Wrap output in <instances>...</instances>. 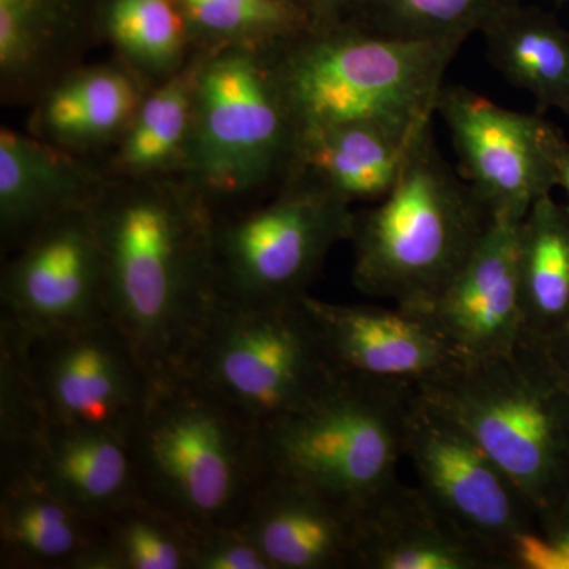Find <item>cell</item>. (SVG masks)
<instances>
[{
	"mask_svg": "<svg viewBox=\"0 0 569 569\" xmlns=\"http://www.w3.org/2000/svg\"><path fill=\"white\" fill-rule=\"evenodd\" d=\"M10 254L0 318L26 336L108 318L103 250L91 206L54 217Z\"/></svg>",
	"mask_w": 569,
	"mask_h": 569,
	"instance_id": "7c38bea8",
	"label": "cell"
},
{
	"mask_svg": "<svg viewBox=\"0 0 569 569\" xmlns=\"http://www.w3.org/2000/svg\"><path fill=\"white\" fill-rule=\"evenodd\" d=\"M144 96L130 67L66 71L40 92L31 132L77 156L92 151L121 140Z\"/></svg>",
	"mask_w": 569,
	"mask_h": 569,
	"instance_id": "44dd1931",
	"label": "cell"
},
{
	"mask_svg": "<svg viewBox=\"0 0 569 569\" xmlns=\"http://www.w3.org/2000/svg\"><path fill=\"white\" fill-rule=\"evenodd\" d=\"M355 569H508L421 489L399 479L359 511Z\"/></svg>",
	"mask_w": 569,
	"mask_h": 569,
	"instance_id": "e0dca14e",
	"label": "cell"
},
{
	"mask_svg": "<svg viewBox=\"0 0 569 569\" xmlns=\"http://www.w3.org/2000/svg\"><path fill=\"white\" fill-rule=\"evenodd\" d=\"M238 527L271 569H355L358 512L302 482L264 477Z\"/></svg>",
	"mask_w": 569,
	"mask_h": 569,
	"instance_id": "2e32d148",
	"label": "cell"
},
{
	"mask_svg": "<svg viewBox=\"0 0 569 569\" xmlns=\"http://www.w3.org/2000/svg\"><path fill=\"white\" fill-rule=\"evenodd\" d=\"M490 62L541 108L569 107V29L552 14L518 2L481 32Z\"/></svg>",
	"mask_w": 569,
	"mask_h": 569,
	"instance_id": "cb8c5ba5",
	"label": "cell"
},
{
	"mask_svg": "<svg viewBox=\"0 0 569 569\" xmlns=\"http://www.w3.org/2000/svg\"><path fill=\"white\" fill-rule=\"evenodd\" d=\"M194 530L140 497L100 523L86 569H190Z\"/></svg>",
	"mask_w": 569,
	"mask_h": 569,
	"instance_id": "4316f807",
	"label": "cell"
},
{
	"mask_svg": "<svg viewBox=\"0 0 569 569\" xmlns=\"http://www.w3.org/2000/svg\"><path fill=\"white\" fill-rule=\"evenodd\" d=\"M108 39L130 69L162 81L182 69L192 36L174 0H110Z\"/></svg>",
	"mask_w": 569,
	"mask_h": 569,
	"instance_id": "83f0119b",
	"label": "cell"
},
{
	"mask_svg": "<svg viewBox=\"0 0 569 569\" xmlns=\"http://www.w3.org/2000/svg\"><path fill=\"white\" fill-rule=\"evenodd\" d=\"M523 342L545 346L569 331V206L539 198L520 222Z\"/></svg>",
	"mask_w": 569,
	"mask_h": 569,
	"instance_id": "603a6c76",
	"label": "cell"
},
{
	"mask_svg": "<svg viewBox=\"0 0 569 569\" xmlns=\"http://www.w3.org/2000/svg\"><path fill=\"white\" fill-rule=\"evenodd\" d=\"M99 537L31 471L0 477V568L86 569Z\"/></svg>",
	"mask_w": 569,
	"mask_h": 569,
	"instance_id": "7402d4cb",
	"label": "cell"
},
{
	"mask_svg": "<svg viewBox=\"0 0 569 569\" xmlns=\"http://www.w3.org/2000/svg\"><path fill=\"white\" fill-rule=\"evenodd\" d=\"M282 2L291 3V6L302 7V9L309 11L310 0H282Z\"/></svg>",
	"mask_w": 569,
	"mask_h": 569,
	"instance_id": "8d00e7d4",
	"label": "cell"
},
{
	"mask_svg": "<svg viewBox=\"0 0 569 569\" xmlns=\"http://www.w3.org/2000/svg\"><path fill=\"white\" fill-rule=\"evenodd\" d=\"M355 216L347 201L291 176L268 203L217 217V298L257 306L301 301L329 252L353 234Z\"/></svg>",
	"mask_w": 569,
	"mask_h": 569,
	"instance_id": "9c48e42d",
	"label": "cell"
},
{
	"mask_svg": "<svg viewBox=\"0 0 569 569\" xmlns=\"http://www.w3.org/2000/svg\"><path fill=\"white\" fill-rule=\"evenodd\" d=\"M565 114H567V116H568V118H569V107H568V110H567V111H565Z\"/></svg>",
	"mask_w": 569,
	"mask_h": 569,
	"instance_id": "74e56055",
	"label": "cell"
},
{
	"mask_svg": "<svg viewBox=\"0 0 569 569\" xmlns=\"http://www.w3.org/2000/svg\"><path fill=\"white\" fill-rule=\"evenodd\" d=\"M462 44L391 39L353 21L307 28L274 48L276 70L299 138L348 122L406 133L427 129Z\"/></svg>",
	"mask_w": 569,
	"mask_h": 569,
	"instance_id": "7a4b0ae2",
	"label": "cell"
},
{
	"mask_svg": "<svg viewBox=\"0 0 569 569\" xmlns=\"http://www.w3.org/2000/svg\"><path fill=\"white\" fill-rule=\"evenodd\" d=\"M107 313L157 385L181 377L217 305L209 206L186 181L123 178L91 206Z\"/></svg>",
	"mask_w": 569,
	"mask_h": 569,
	"instance_id": "6da1fadb",
	"label": "cell"
},
{
	"mask_svg": "<svg viewBox=\"0 0 569 569\" xmlns=\"http://www.w3.org/2000/svg\"><path fill=\"white\" fill-rule=\"evenodd\" d=\"M418 395L455 418L539 512L569 492V389L541 347L462 359Z\"/></svg>",
	"mask_w": 569,
	"mask_h": 569,
	"instance_id": "5b68a950",
	"label": "cell"
},
{
	"mask_svg": "<svg viewBox=\"0 0 569 569\" xmlns=\"http://www.w3.org/2000/svg\"><path fill=\"white\" fill-rule=\"evenodd\" d=\"M415 392L340 372L309 406L258 429L264 477L302 482L359 515L399 479Z\"/></svg>",
	"mask_w": 569,
	"mask_h": 569,
	"instance_id": "52a82bcc",
	"label": "cell"
},
{
	"mask_svg": "<svg viewBox=\"0 0 569 569\" xmlns=\"http://www.w3.org/2000/svg\"><path fill=\"white\" fill-rule=\"evenodd\" d=\"M192 40L208 50L234 44L276 47L310 28L309 11L282 0H174Z\"/></svg>",
	"mask_w": 569,
	"mask_h": 569,
	"instance_id": "f546056e",
	"label": "cell"
},
{
	"mask_svg": "<svg viewBox=\"0 0 569 569\" xmlns=\"http://www.w3.org/2000/svg\"><path fill=\"white\" fill-rule=\"evenodd\" d=\"M422 132L373 122L312 130L299 138L291 176H302L351 206L378 203L395 189Z\"/></svg>",
	"mask_w": 569,
	"mask_h": 569,
	"instance_id": "ffe728a7",
	"label": "cell"
},
{
	"mask_svg": "<svg viewBox=\"0 0 569 569\" xmlns=\"http://www.w3.org/2000/svg\"><path fill=\"white\" fill-rule=\"evenodd\" d=\"M490 213L438 151L432 129L418 138L395 189L356 212L353 283L361 293L425 313L468 260Z\"/></svg>",
	"mask_w": 569,
	"mask_h": 569,
	"instance_id": "3957f363",
	"label": "cell"
},
{
	"mask_svg": "<svg viewBox=\"0 0 569 569\" xmlns=\"http://www.w3.org/2000/svg\"><path fill=\"white\" fill-rule=\"evenodd\" d=\"M200 56L146 92L118 142L114 171L122 178H167L182 170L192 134Z\"/></svg>",
	"mask_w": 569,
	"mask_h": 569,
	"instance_id": "d4e9b609",
	"label": "cell"
},
{
	"mask_svg": "<svg viewBox=\"0 0 569 569\" xmlns=\"http://www.w3.org/2000/svg\"><path fill=\"white\" fill-rule=\"evenodd\" d=\"M127 440L141 496L193 530L238 526L264 478L258 430L183 376L153 388Z\"/></svg>",
	"mask_w": 569,
	"mask_h": 569,
	"instance_id": "277c9868",
	"label": "cell"
},
{
	"mask_svg": "<svg viewBox=\"0 0 569 569\" xmlns=\"http://www.w3.org/2000/svg\"><path fill=\"white\" fill-rule=\"evenodd\" d=\"M107 181L80 156L3 127L0 132V230L11 253L44 223L89 208Z\"/></svg>",
	"mask_w": 569,
	"mask_h": 569,
	"instance_id": "ac0fdd59",
	"label": "cell"
},
{
	"mask_svg": "<svg viewBox=\"0 0 569 569\" xmlns=\"http://www.w3.org/2000/svg\"><path fill=\"white\" fill-rule=\"evenodd\" d=\"M520 222L492 219L458 274L425 316L462 359L489 358L522 342Z\"/></svg>",
	"mask_w": 569,
	"mask_h": 569,
	"instance_id": "9a60e30c",
	"label": "cell"
},
{
	"mask_svg": "<svg viewBox=\"0 0 569 569\" xmlns=\"http://www.w3.org/2000/svg\"><path fill=\"white\" fill-rule=\"evenodd\" d=\"M403 449L427 498L511 569L509 550L520 535L537 529V511L503 468L418 391L408 408Z\"/></svg>",
	"mask_w": 569,
	"mask_h": 569,
	"instance_id": "8fae6325",
	"label": "cell"
},
{
	"mask_svg": "<svg viewBox=\"0 0 569 569\" xmlns=\"http://www.w3.org/2000/svg\"><path fill=\"white\" fill-rule=\"evenodd\" d=\"M511 569H569V492L537 516L508 553Z\"/></svg>",
	"mask_w": 569,
	"mask_h": 569,
	"instance_id": "1f68e13d",
	"label": "cell"
},
{
	"mask_svg": "<svg viewBox=\"0 0 569 569\" xmlns=\"http://www.w3.org/2000/svg\"><path fill=\"white\" fill-rule=\"evenodd\" d=\"M520 0H356L350 20L391 39L466 43Z\"/></svg>",
	"mask_w": 569,
	"mask_h": 569,
	"instance_id": "f1b7e54d",
	"label": "cell"
},
{
	"mask_svg": "<svg viewBox=\"0 0 569 569\" xmlns=\"http://www.w3.org/2000/svg\"><path fill=\"white\" fill-rule=\"evenodd\" d=\"M276 47L234 44L200 54L181 171L213 219L293 173L299 133L277 77Z\"/></svg>",
	"mask_w": 569,
	"mask_h": 569,
	"instance_id": "8992f818",
	"label": "cell"
},
{
	"mask_svg": "<svg viewBox=\"0 0 569 569\" xmlns=\"http://www.w3.org/2000/svg\"><path fill=\"white\" fill-rule=\"evenodd\" d=\"M70 0H0V78L9 96L43 92L61 77L74 37Z\"/></svg>",
	"mask_w": 569,
	"mask_h": 569,
	"instance_id": "484cf974",
	"label": "cell"
},
{
	"mask_svg": "<svg viewBox=\"0 0 569 569\" xmlns=\"http://www.w3.org/2000/svg\"><path fill=\"white\" fill-rule=\"evenodd\" d=\"M437 112L451 133L460 176L492 219L522 222L556 189L541 116L507 110L460 84L441 88Z\"/></svg>",
	"mask_w": 569,
	"mask_h": 569,
	"instance_id": "4fadbf2b",
	"label": "cell"
},
{
	"mask_svg": "<svg viewBox=\"0 0 569 569\" xmlns=\"http://www.w3.org/2000/svg\"><path fill=\"white\" fill-rule=\"evenodd\" d=\"M21 335L48 421L96 427L129 438L156 381L110 318L43 335Z\"/></svg>",
	"mask_w": 569,
	"mask_h": 569,
	"instance_id": "30bf717a",
	"label": "cell"
},
{
	"mask_svg": "<svg viewBox=\"0 0 569 569\" xmlns=\"http://www.w3.org/2000/svg\"><path fill=\"white\" fill-rule=\"evenodd\" d=\"M326 350L348 376L419 388L462 358L425 313L366 305H336L305 296Z\"/></svg>",
	"mask_w": 569,
	"mask_h": 569,
	"instance_id": "5bb4252c",
	"label": "cell"
},
{
	"mask_svg": "<svg viewBox=\"0 0 569 569\" xmlns=\"http://www.w3.org/2000/svg\"><path fill=\"white\" fill-rule=\"evenodd\" d=\"M545 350L548 356L550 366L556 370L561 383L569 389V331L563 332L545 346H538Z\"/></svg>",
	"mask_w": 569,
	"mask_h": 569,
	"instance_id": "d590c367",
	"label": "cell"
},
{
	"mask_svg": "<svg viewBox=\"0 0 569 569\" xmlns=\"http://www.w3.org/2000/svg\"><path fill=\"white\" fill-rule=\"evenodd\" d=\"M545 148L552 168L553 183L567 193L569 206V141L550 122L545 130Z\"/></svg>",
	"mask_w": 569,
	"mask_h": 569,
	"instance_id": "836d02e7",
	"label": "cell"
},
{
	"mask_svg": "<svg viewBox=\"0 0 569 569\" xmlns=\"http://www.w3.org/2000/svg\"><path fill=\"white\" fill-rule=\"evenodd\" d=\"M182 376L258 430L309 406L340 372L305 298L263 306L217 299Z\"/></svg>",
	"mask_w": 569,
	"mask_h": 569,
	"instance_id": "ba28073f",
	"label": "cell"
},
{
	"mask_svg": "<svg viewBox=\"0 0 569 569\" xmlns=\"http://www.w3.org/2000/svg\"><path fill=\"white\" fill-rule=\"evenodd\" d=\"M28 471L74 511L97 523L142 497L129 440L96 427L50 422Z\"/></svg>",
	"mask_w": 569,
	"mask_h": 569,
	"instance_id": "d6986e66",
	"label": "cell"
},
{
	"mask_svg": "<svg viewBox=\"0 0 569 569\" xmlns=\"http://www.w3.org/2000/svg\"><path fill=\"white\" fill-rule=\"evenodd\" d=\"M48 425L29 372L24 337L0 318V477L29 470Z\"/></svg>",
	"mask_w": 569,
	"mask_h": 569,
	"instance_id": "4dcf8cb0",
	"label": "cell"
},
{
	"mask_svg": "<svg viewBox=\"0 0 569 569\" xmlns=\"http://www.w3.org/2000/svg\"><path fill=\"white\" fill-rule=\"evenodd\" d=\"M190 569H271L263 553L238 526L194 530Z\"/></svg>",
	"mask_w": 569,
	"mask_h": 569,
	"instance_id": "d6a6232c",
	"label": "cell"
},
{
	"mask_svg": "<svg viewBox=\"0 0 569 569\" xmlns=\"http://www.w3.org/2000/svg\"><path fill=\"white\" fill-rule=\"evenodd\" d=\"M356 0H310V26L313 28H328L339 22L350 20Z\"/></svg>",
	"mask_w": 569,
	"mask_h": 569,
	"instance_id": "e575fe53",
	"label": "cell"
}]
</instances>
